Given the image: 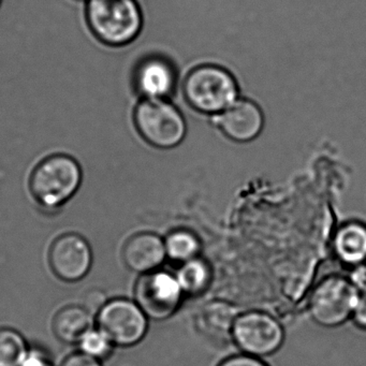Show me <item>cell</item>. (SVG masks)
<instances>
[{
  "instance_id": "6da1fadb",
  "label": "cell",
  "mask_w": 366,
  "mask_h": 366,
  "mask_svg": "<svg viewBox=\"0 0 366 366\" xmlns=\"http://www.w3.org/2000/svg\"><path fill=\"white\" fill-rule=\"evenodd\" d=\"M83 182L82 167L67 154H53L40 160L31 171L29 188L34 200L54 211L71 200Z\"/></svg>"
},
{
  "instance_id": "7a4b0ae2",
  "label": "cell",
  "mask_w": 366,
  "mask_h": 366,
  "mask_svg": "<svg viewBox=\"0 0 366 366\" xmlns=\"http://www.w3.org/2000/svg\"><path fill=\"white\" fill-rule=\"evenodd\" d=\"M85 18L94 37L111 48L134 42L143 29V14L137 0H86Z\"/></svg>"
},
{
  "instance_id": "3957f363",
  "label": "cell",
  "mask_w": 366,
  "mask_h": 366,
  "mask_svg": "<svg viewBox=\"0 0 366 366\" xmlns=\"http://www.w3.org/2000/svg\"><path fill=\"white\" fill-rule=\"evenodd\" d=\"M183 95L194 110L216 117L239 98V86L228 70L205 64L192 68L186 74Z\"/></svg>"
},
{
  "instance_id": "277c9868",
  "label": "cell",
  "mask_w": 366,
  "mask_h": 366,
  "mask_svg": "<svg viewBox=\"0 0 366 366\" xmlns=\"http://www.w3.org/2000/svg\"><path fill=\"white\" fill-rule=\"evenodd\" d=\"M139 136L156 149H169L183 142L187 132L185 119L168 99H142L134 110Z\"/></svg>"
},
{
  "instance_id": "5b68a950",
  "label": "cell",
  "mask_w": 366,
  "mask_h": 366,
  "mask_svg": "<svg viewBox=\"0 0 366 366\" xmlns=\"http://www.w3.org/2000/svg\"><path fill=\"white\" fill-rule=\"evenodd\" d=\"M359 295L349 278L327 276L318 282L310 295V317L322 327H338L352 316Z\"/></svg>"
},
{
  "instance_id": "8992f818",
  "label": "cell",
  "mask_w": 366,
  "mask_h": 366,
  "mask_svg": "<svg viewBox=\"0 0 366 366\" xmlns=\"http://www.w3.org/2000/svg\"><path fill=\"white\" fill-rule=\"evenodd\" d=\"M231 335L245 355L263 357L273 355L284 342L280 323L267 312L252 310L233 320Z\"/></svg>"
},
{
  "instance_id": "52a82bcc",
  "label": "cell",
  "mask_w": 366,
  "mask_h": 366,
  "mask_svg": "<svg viewBox=\"0 0 366 366\" xmlns=\"http://www.w3.org/2000/svg\"><path fill=\"white\" fill-rule=\"evenodd\" d=\"M183 295L177 276L160 269L142 274L134 289L136 303L147 318L156 321L166 320L174 315Z\"/></svg>"
},
{
  "instance_id": "ba28073f",
  "label": "cell",
  "mask_w": 366,
  "mask_h": 366,
  "mask_svg": "<svg viewBox=\"0 0 366 366\" xmlns=\"http://www.w3.org/2000/svg\"><path fill=\"white\" fill-rule=\"evenodd\" d=\"M96 318L98 329L117 346H134L143 340L149 329L147 315L138 304L129 300L107 302Z\"/></svg>"
},
{
  "instance_id": "9c48e42d",
  "label": "cell",
  "mask_w": 366,
  "mask_h": 366,
  "mask_svg": "<svg viewBox=\"0 0 366 366\" xmlns=\"http://www.w3.org/2000/svg\"><path fill=\"white\" fill-rule=\"evenodd\" d=\"M50 267L64 282H76L89 274L93 263L91 246L76 233L61 235L50 248Z\"/></svg>"
},
{
  "instance_id": "30bf717a",
  "label": "cell",
  "mask_w": 366,
  "mask_h": 366,
  "mask_svg": "<svg viewBox=\"0 0 366 366\" xmlns=\"http://www.w3.org/2000/svg\"><path fill=\"white\" fill-rule=\"evenodd\" d=\"M220 132L237 143L254 140L262 132L264 117L260 107L249 99L237 98L230 107L216 115Z\"/></svg>"
},
{
  "instance_id": "8fae6325",
  "label": "cell",
  "mask_w": 366,
  "mask_h": 366,
  "mask_svg": "<svg viewBox=\"0 0 366 366\" xmlns=\"http://www.w3.org/2000/svg\"><path fill=\"white\" fill-rule=\"evenodd\" d=\"M134 83L144 99H168L177 89V70L164 57H147L137 66Z\"/></svg>"
},
{
  "instance_id": "7c38bea8",
  "label": "cell",
  "mask_w": 366,
  "mask_h": 366,
  "mask_svg": "<svg viewBox=\"0 0 366 366\" xmlns=\"http://www.w3.org/2000/svg\"><path fill=\"white\" fill-rule=\"evenodd\" d=\"M164 239L151 232H142L128 239L123 249V259L128 269L145 274L156 271L166 260Z\"/></svg>"
},
{
  "instance_id": "4fadbf2b",
  "label": "cell",
  "mask_w": 366,
  "mask_h": 366,
  "mask_svg": "<svg viewBox=\"0 0 366 366\" xmlns=\"http://www.w3.org/2000/svg\"><path fill=\"white\" fill-rule=\"evenodd\" d=\"M334 252L338 260L349 267L366 262V224L349 222L334 235Z\"/></svg>"
},
{
  "instance_id": "5bb4252c",
  "label": "cell",
  "mask_w": 366,
  "mask_h": 366,
  "mask_svg": "<svg viewBox=\"0 0 366 366\" xmlns=\"http://www.w3.org/2000/svg\"><path fill=\"white\" fill-rule=\"evenodd\" d=\"M93 317L83 306H67L55 316L53 331L61 342L79 344L83 336L93 329Z\"/></svg>"
},
{
  "instance_id": "9a60e30c",
  "label": "cell",
  "mask_w": 366,
  "mask_h": 366,
  "mask_svg": "<svg viewBox=\"0 0 366 366\" xmlns=\"http://www.w3.org/2000/svg\"><path fill=\"white\" fill-rule=\"evenodd\" d=\"M175 276L184 295H198L209 287L212 273L209 264L197 257L182 263Z\"/></svg>"
},
{
  "instance_id": "2e32d148",
  "label": "cell",
  "mask_w": 366,
  "mask_h": 366,
  "mask_svg": "<svg viewBox=\"0 0 366 366\" xmlns=\"http://www.w3.org/2000/svg\"><path fill=\"white\" fill-rule=\"evenodd\" d=\"M164 247L167 258L182 264L198 257L201 244L198 237L192 231L177 229L167 235Z\"/></svg>"
},
{
  "instance_id": "e0dca14e",
  "label": "cell",
  "mask_w": 366,
  "mask_h": 366,
  "mask_svg": "<svg viewBox=\"0 0 366 366\" xmlns=\"http://www.w3.org/2000/svg\"><path fill=\"white\" fill-rule=\"evenodd\" d=\"M29 347L16 330L0 327V366H21Z\"/></svg>"
},
{
  "instance_id": "ac0fdd59",
  "label": "cell",
  "mask_w": 366,
  "mask_h": 366,
  "mask_svg": "<svg viewBox=\"0 0 366 366\" xmlns=\"http://www.w3.org/2000/svg\"><path fill=\"white\" fill-rule=\"evenodd\" d=\"M79 344H80L81 352L95 357L99 361L108 357L112 353L113 346H114L108 336L99 329H92L91 331L87 332Z\"/></svg>"
},
{
  "instance_id": "d6986e66",
  "label": "cell",
  "mask_w": 366,
  "mask_h": 366,
  "mask_svg": "<svg viewBox=\"0 0 366 366\" xmlns=\"http://www.w3.org/2000/svg\"><path fill=\"white\" fill-rule=\"evenodd\" d=\"M107 302L108 301H107L106 295H104L102 290L95 289V290L89 291V292H87L86 295H85L83 307H84L87 312H91L93 316H97L98 312L106 305Z\"/></svg>"
},
{
  "instance_id": "ffe728a7",
  "label": "cell",
  "mask_w": 366,
  "mask_h": 366,
  "mask_svg": "<svg viewBox=\"0 0 366 366\" xmlns=\"http://www.w3.org/2000/svg\"><path fill=\"white\" fill-rule=\"evenodd\" d=\"M218 366H267L260 357H252V355H233L224 360Z\"/></svg>"
},
{
  "instance_id": "44dd1931",
  "label": "cell",
  "mask_w": 366,
  "mask_h": 366,
  "mask_svg": "<svg viewBox=\"0 0 366 366\" xmlns=\"http://www.w3.org/2000/svg\"><path fill=\"white\" fill-rule=\"evenodd\" d=\"M351 318L357 327L366 331V293H360Z\"/></svg>"
},
{
  "instance_id": "7402d4cb",
  "label": "cell",
  "mask_w": 366,
  "mask_h": 366,
  "mask_svg": "<svg viewBox=\"0 0 366 366\" xmlns=\"http://www.w3.org/2000/svg\"><path fill=\"white\" fill-rule=\"evenodd\" d=\"M349 280L359 293H366V262L352 267Z\"/></svg>"
},
{
  "instance_id": "603a6c76",
  "label": "cell",
  "mask_w": 366,
  "mask_h": 366,
  "mask_svg": "<svg viewBox=\"0 0 366 366\" xmlns=\"http://www.w3.org/2000/svg\"><path fill=\"white\" fill-rule=\"evenodd\" d=\"M61 366H102L99 360L83 352H76L66 357Z\"/></svg>"
},
{
  "instance_id": "cb8c5ba5",
  "label": "cell",
  "mask_w": 366,
  "mask_h": 366,
  "mask_svg": "<svg viewBox=\"0 0 366 366\" xmlns=\"http://www.w3.org/2000/svg\"><path fill=\"white\" fill-rule=\"evenodd\" d=\"M1 1H3V0H0V6H1Z\"/></svg>"
},
{
  "instance_id": "d4e9b609",
  "label": "cell",
  "mask_w": 366,
  "mask_h": 366,
  "mask_svg": "<svg viewBox=\"0 0 366 366\" xmlns=\"http://www.w3.org/2000/svg\"><path fill=\"white\" fill-rule=\"evenodd\" d=\"M50 366H54V365H53V364H51V365H50Z\"/></svg>"
}]
</instances>
